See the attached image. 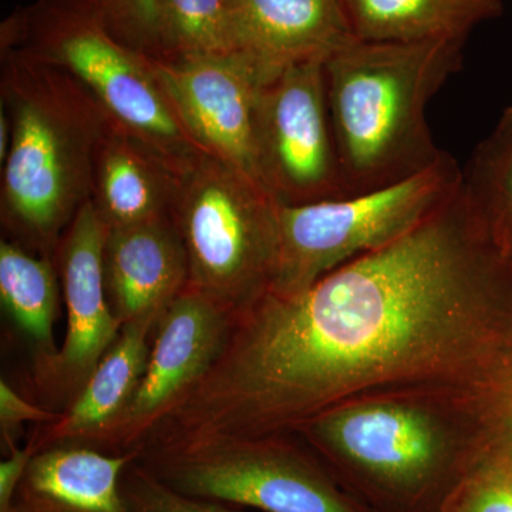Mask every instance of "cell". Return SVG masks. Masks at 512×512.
<instances>
[{
  "mask_svg": "<svg viewBox=\"0 0 512 512\" xmlns=\"http://www.w3.org/2000/svg\"><path fill=\"white\" fill-rule=\"evenodd\" d=\"M512 264L463 184L403 237L232 320L220 356L150 441L276 436L350 394L503 359Z\"/></svg>",
  "mask_w": 512,
  "mask_h": 512,
  "instance_id": "obj_1",
  "label": "cell"
},
{
  "mask_svg": "<svg viewBox=\"0 0 512 512\" xmlns=\"http://www.w3.org/2000/svg\"><path fill=\"white\" fill-rule=\"evenodd\" d=\"M2 106L12 121L0 218L10 241L55 259L64 232L92 198L94 165L114 126L72 74L0 49Z\"/></svg>",
  "mask_w": 512,
  "mask_h": 512,
  "instance_id": "obj_2",
  "label": "cell"
},
{
  "mask_svg": "<svg viewBox=\"0 0 512 512\" xmlns=\"http://www.w3.org/2000/svg\"><path fill=\"white\" fill-rule=\"evenodd\" d=\"M466 40H353L325 62L330 121L346 195L402 183L446 156L426 111L463 67Z\"/></svg>",
  "mask_w": 512,
  "mask_h": 512,
  "instance_id": "obj_3",
  "label": "cell"
},
{
  "mask_svg": "<svg viewBox=\"0 0 512 512\" xmlns=\"http://www.w3.org/2000/svg\"><path fill=\"white\" fill-rule=\"evenodd\" d=\"M0 49L72 74L117 126L181 174L207 154L175 114L153 60L111 35L96 0H35L20 6L0 25Z\"/></svg>",
  "mask_w": 512,
  "mask_h": 512,
  "instance_id": "obj_4",
  "label": "cell"
},
{
  "mask_svg": "<svg viewBox=\"0 0 512 512\" xmlns=\"http://www.w3.org/2000/svg\"><path fill=\"white\" fill-rule=\"evenodd\" d=\"M278 207L262 185L210 154L181 174L171 220L187 255L188 286L232 319L271 289Z\"/></svg>",
  "mask_w": 512,
  "mask_h": 512,
  "instance_id": "obj_5",
  "label": "cell"
},
{
  "mask_svg": "<svg viewBox=\"0 0 512 512\" xmlns=\"http://www.w3.org/2000/svg\"><path fill=\"white\" fill-rule=\"evenodd\" d=\"M463 184L453 157L380 190L309 204H279V245L269 292L292 296L340 266L386 247L439 210Z\"/></svg>",
  "mask_w": 512,
  "mask_h": 512,
  "instance_id": "obj_6",
  "label": "cell"
},
{
  "mask_svg": "<svg viewBox=\"0 0 512 512\" xmlns=\"http://www.w3.org/2000/svg\"><path fill=\"white\" fill-rule=\"evenodd\" d=\"M279 436L153 443L137 461L168 487L217 503L265 512H353L318 468Z\"/></svg>",
  "mask_w": 512,
  "mask_h": 512,
  "instance_id": "obj_7",
  "label": "cell"
},
{
  "mask_svg": "<svg viewBox=\"0 0 512 512\" xmlns=\"http://www.w3.org/2000/svg\"><path fill=\"white\" fill-rule=\"evenodd\" d=\"M256 148L262 185L279 204L346 197L330 121L325 62L291 64L264 84Z\"/></svg>",
  "mask_w": 512,
  "mask_h": 512,
  "instance_id": "obj_8",
  "label": "cell"
},
{
  "mask_svg": "<svg viewBox=\"0 0 512 512\" xmlns=\"http://www.w3.org/2000/svg\"><path fill=\"white\" fill-rule=\"evenodd\" d=\"M107 235L109 227L89 200L64 232L53 259L66 305V336L62 349L35 373L42 406L53 412H63L82 392L123 326L111 311L104 286Z\"/></svg>",
  "mask_w": 512,
  "mask_h": 512,
  "instance_id": "obj_9",
  "label": "cell"
},
{
  "mask_svg": "<svg viewBox=\"0 0 512 512\" xmlns=\"http://www.w3.org/2000/svg\"><path fill=\"white\" fill-rule=\"evenodd\" d=\"M153 63L165 96L192 140L204 153L262 185L256 121L262 87L269 80L264 70L242 52Z\"/></svg>",
  "mask_w": 512,
  "mask_h": 512,
  "instance_id": "obj_10",
  "label": "cell"
},
{
  "mask_svg": "<svg viewBox=\"0 0 512 512\" xmlns=\"http://www.w3.org/2000/svg\"><path fill=\"white\" fill-rule=\"evenodd\" d=\"M232 316L195 289H184L158 322L146 372L130 406L99 451L138 454L154 431L214 365Z\"/></svg>",
  "mask_w": 512,
  "mask_h": 512,
  "instance_id": "obj_11",
  "label": "cell"
},
{
  "mask_svg": "<svg viewBox=\"0 0 512 512\" xmlns=\"http://www.w3.org/2000/svg\"><path fill=\"white\" fill-rule=\"evenodd\" d=\"M299 430L394 484H416L429 477L444 451L436 421L407 404L336 406Z\"/></svg>",
  "mask_w": 512,
  "mask_h": 512,
  "instance_id": "obj_12",
  "label": "cell"
},
{
  "mask_svg": "<svg viewBox=\"0 0 512 512\" xmlns=\"http://www.w3.org/2000/svg\"><path fill=\"white\" fill-rule=\"evenodd\" d=\"M161 318H141L121 326L116 342L100 360L82 392L55 421L37 424L33 429L25 444L33 456L53 447L99 451L140 386Z\"/></svg>",
  "mask_w": 512,
  "mask_h": 512,
  "instance_id": "obj_13",
  "label": "cell"
},
{
  "mask_svg": "<svg viewBox=\"0 0 512 512\" xmlns=\"http://www.w3.org/2000/svg\"><path fill=\"white\" fill-rule=\"evenodd\" d=\"M103 274L111 311L121 325L161 318L190 281L187 255L171 217L109 229Z\"/></svg>",
  "mask_w": 512,
  "mask_h": 512,
  "instance_id": "obj_14",
  "label": "cell"
},
{
  "mask_svg": "<svg viewBox=\"0 0 512 512\" xmlns=\"http://www.w3.org/2000/svg\"><path fill=\"white\" fill-rule=\"evenodd\" d=\"M237 52L271 79L291 64L320 60L356 40L340 0H232Z\"/></svg>",
  "mask_w": 512,
  "mask_h": 512,
  "instance_id": "obj_15",
  "label": "cell"
},
{
  "mask_svg": "<svg viewBox=\"0 0 512 512\" xmlns=\"http://www.w3.org/2000/svg\"><path fill=\"white\" fill-rule=\"evenodd\" d=\"M181 173L156 150L114 124L94 165L92 200L113 228L171 217Z\"/></svg>",
  "mask_w": 512,
  "mask_h": 512,
  "instance_id": "obj_16",
  "label": "cell"
},
{
  "mask_svg": "<svg viewBox=\"0 0 512 512\" xmlns=\"http://www.w3.org/2000/svg\"><path fill=\"white\" fill-rule=\"evenodd\" d=\"M138 454L53 447L29 461L15 497V512H131L121 474Z\"/></svg>",
  "mask_w": 512,
  "mask_h": 512,
  "instance_id": "obj_17",
  "label": "cell"
},
{
  "mask_svg": "<svg viewBox=\"0 0 512 512\" xmlns=\"http://www.w3.org/2000/svg\"><path fill=\"white\" fill-rule=\"evenodd\" d=\"M350 30L365 42L467 40L500 18L503 0H340Z\"/></svg>",
  "mask_w": 512,
  "mask_h": 512,
  "instance_id": "obj_18",
  "label": "cell"
},
{
  "mask_svg": "<svg viewBox=\"0 0 512 512\" xmlns=\"http://www.w3.org/2000/svg\"><path fill=\"white\" fill-rule=\"evenodd\" d=\"M59 272L53 259L32 254L10 239L0 242V301L16 329L32 343L36 369L55 357Z\"/></svg>",
  "mask_w": 512,
  "mask_h": 512,
  "instance_id": "obj_19",
  "label": "cell"
},
{
  "mask_svg": "<svg viewBox=\"0 0 512 512\" xmlns=\"http://www.w3.org/2000/svg\"><path fill=\"white\" fill-rule=\"evenodd\" d=\"M463 188L491 241L512 264V104L468 161Z\"/></svg>",
  "mask_w": 512,
  "mask_h": 512,
  "instance_id": "obj_20",
  "label": "cell"
},
{
  "mask_svg": "<svg viewBox=\"0 0 512 512\" xmlns=\"http://www.w3.org/2000/svg\"><path fill=\"white\" fill-rule=\"evenodd\" d=\"M157 60L237 52L231 0H158Z\"/></svg>",
  "mask_w": 512,
  "mask_h": 512,
  "instance_id": "obj_21",
  "label": "cell"
},
{
  "mask_svg": "<svg viewBox=\"0 0 512 512\" xmlns=\"http://www.w3.org/2000/svg\"><path fill=\"white\" fill-rule=\"evenodd\" d=\"M121 493L131 512H235L227 505L168 487L136 460L121 474Z\"/></svg>",
  "mask_w": 512,
  "mask_h": 512,
  "instance_id": "obj_22",
  "label": "cell"
},
{
  "mask_svg": "<svg viewBox=\"0 0 512 512\" xmlns=\"http://www.w3.org/2000/svg\"><path fill=\"white\" fill-rule=\"evenodd\" d=\"M96 3L111 35L148 59H158V0H96Z\"/></svg>",
  "mask_w": 512,
  "mask_h": 512,
  "instance_id": "obj_23",
  "label": "cell"
},
{
  "mask_svg": "<svg viewBox=\"0 0 512 512\" xmlns=\"http://www.w3.org/2000/svg\"><path fill=\"white\" fill-rule=\"evenodd\" d=\"M460 512H512V461L494 451L478 473Z\"/></svg>",
  "mask_w": 512,
  "mask_h": 512,
  "instance_id": "obj_24",
  "label": "cell"
},
{
  "mask_svg": "<svg viewBox=\"0 0 512 512\" xmlns=\"http://www.w3.org/2000/svg\"><path fill=\"white\" fill-rule=\"evenodd\" d=\"M60 413L46 409L42 404L29 402L12 389L5 379L0 380V429L6 448L18 446V431L25 423H52Z\"/></svg>",
  "mask_w": 512,
  "mask_h": 512,
  "instance_id": "obj_25",
  "label": "cell"
},
{
  "mask_svg": "<svg viewBox=\"0 0 512 512\" xmlns=\"http://www.w3.org/2000/svg\"><path fill=\"white\" fill-rule=\"evenodd\" d=\"M494 384L495 451L512 461V350L495 373Z\"/></svg>",
  "mask_w": 512,
  "mask_h": 512,
  "instance_id": "obj_26",
  "label": "cell"
},
{
  "mask_svg": "<svg viewBox=\"0 0 512 512\" xmlns=\"http://www.w3.org/2000/svg\"><path fill=\"white\" fill-rule=\"evenodd\" d=\"M33 454L28 447L13 446L0 463V512H15V497Z\"/></svg>",
  "mask_w": 512,
  "mask_h": 512,
  "instance_id": "obj_27",
  "label": "cell"
},
{
  "mask_svg": "<svg viewBox=\"0 0 512 512\" xmlns=\"http://www.w3.org/2000/svg\"><path fill=\"white\" fill-rule=\"evenodd\" d=\"M10 144H12V121L8 111L2 106L0 109V163L8 157Z\"/></svg>",
  "mask_w": 512,
  "mask_h": 512,
  "instance_id": "obj_28",
  "label": "cell"
},
{
  "mask_svg": "<svg viewBox=\"0 0 512 512\" xmlns=\"http://www.w3.org/2000/svg\"><path fill=\"white\" fill-rule=\"evenodd\" d=\"M231 2H232V0H231Z\"/></svg>",
  "mask_w": 512,
  "mask_h": 512,
  "instance_id": "obj_29",
  "label": "cell"
}]
</instances>
